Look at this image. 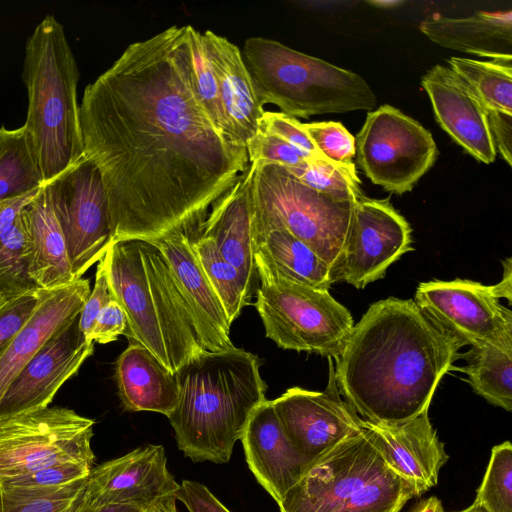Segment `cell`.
Segmentation results:
<instances>
[{
  "label": "cell",
  "mask_w": 512,
  "mask_h": 512,
  "mask_svg": "<svg viewBox=\"0 0 512 512\" xmlns=\"http://www.w3.org/2000/svg\"><path fill=\"white\" fill-rule=\"evenodd\" d=\"M328 363V383L324 391L292 387L271 400L290 443L312 461L363 429V419L341 398L333 359L328 358Z\"/></svg>",
  "instance_id": "9a60e30c"
},
{
  "label": "cell",
  "mask_w": 512,
  "mask_h": 512,
  "mask_svg": "<svg viewBox=\"0 0 512 512\" xmlns=\"http://www.w3.org/2000/svg\"><path fill=\"white\" fill-rule=\"evenodd\" d=\"M46 185L66 241L73 276L80 279L112 244L101 174L84 156Z\"/></svg>",
  "instance_id": "7c38bea8"
},
{
  "label": "cell",
  "mask_w": 512,
  "mask_h": 512,
  "mask_svg": "<svg viewBox=\"0 0 512 512\" xmlns=\"http://www.w3.org/2000/svg\"><path fill=\"white\" fill-rule=\"evenodd\" d=\"M503 277L501 281L495 285H491L492 293L497 298H506L509 303L512 300V260L505 259L503 262Z\"/></svg>",
  "instance_id": "c3c4849f"
},
{
  "label": "cell",
  "mask_w": 512,
  "mask_h": 512,
  "mask_svg": "<svg viewBox=\"0 0 512 512\" xmlns=\"http://www.w3.org/2000/svg\"><path fill=\"white\" fill-rule=\"evenodd\" d=\"M87 478L53 489H32L0 481V512H96Z\"/></svg>",
  "instance_id": "4dcf8cb0"
},
{
  "label": "cell",
  "mask_w": 512,
  "mask_h": 512,
  "mask_svg": "<svg viewBox=\"0 0 512 512\" xmlns=\"http://www.w3.org/2000/svg\"><path fill=\"white\" fill-rule=\"evenodd\" d=\"M162 253L187 307L201 345L217 352L234 348L225 311L183 232L147 241Z\"/></svg>",
  "instance_id": "ac0fdd59"
},
{
  "label": "cell",
  "mask_w": 512,
  "mask_h": 512,
  "mask_svg": "<svg viewBox=\"0 0 512 512\" xmlns=\"http://www.w3.org/2000/svg\"><path fill=\"white\" fill-rule=\"evenodd\" d=\"M39 289L29 274L27 235L21 212L14 225L0 235V307Z\"/></svg>",
  "instance_id": "836d02e7"
},
{
  "label": "cell",
  "mask_w": 512,
  "mask_h": 512,
  "mask_svg": "<svg viewBox=\"0 0 512 512\" xmlns=\"http://www.w3.org/2000/svg\"><path fill=\"white\" fill-rule=\"evenodd\" d=\"M185 28L190 76L195 96L215 129L231 140L217 78L205 51L202 33L191 25H185Z\"/></svg>",
  "instance_id": "e575fe53"
},
{
  "label": "cell",
  "mask_w": 512,
  "mask_h": 512,
  "mask_svg": "<svg viewBox=\"0 0 512 512\" xmlns=\"http://www.w3.org/2000/svg\"><path fill=\"white\" fill-rule=\"evenodd\" d=\"M147 507L137 504H111L97 508L96 512H146Z\"/></svg>",
  "instance_id": "816d5d0a"
},
{
  "label": "cell",
  "mask_w": 512,
  "mask_h": 512,
  "mask_svg": "<svg viewBox=\"0 0 512 512\" xmlns=\"http://www.w3.org/2000/svg\"><path fill=\"white\" fill-rule=\"evenodd\" d=\"M250 163L235 184L211 207L198 231L212 240L223 258L236 268L251 289L258 278L255 265L254 209Z\"/></svg>",
  "instance_id": "7402d4cb"
},
{
  "label": "cell",
  "mask_w": 512,
  "mask_h": 512,
  "mask_svg": "<svg viewBox=\"0 0 512 512\" xmlns=\"http://www.w3.org/2000/svg\"><path fill=\"white\" fill-rule=\"evenodd\" d=\"M41 188L0 201V235L14 225L22 210L37 196Z\"/></svg>",
  "instance_id": "7dc6e473"
},
{
  "label": "cell",
  "mask_w": 512,
  "mask_h": 512,
  "mask_svg": "<svg viewBox=\"0 0 512 512\" xmlns=\"http://www.w3.org/2000/svg\"><path fill=\"white\" fill-rule=\"evenodd\" d=\"M93 466L85 463H61L26 475L0 480L13 486L32 489H53L67 486L89 476Z\"/></svg>",
  "instance_id": "ab89813d"
},
{
  "label": "cell",
  "mask_w": 512,
  "mask_h": 512,
  "mask_svg": "<svg viewBox=\"0 0 512 512\" xmlns=\"http://www.w3.org/2000/svg\"><path fill=\"white\" fill-rule=\"evenodd\" d=\"M242 57L259 103L291 117L372 110L377 104L360 75L276 40L248 38Z\"/></svg>",
  "instance_id": "8992f818"
},
{
  "label": "cell",
  "mask_w": 512,
  "mask_h": 512,
  "mask_svg": "<svg viewBox=\"0 0 512 512\" xmlns=\"http://www.w3.org/2000/svg\"><path fill=\"white\" fill-rule=\"evenodd\" d=\"M475 502L488 512H512V445L509 441L492 448Z\"/></svg>",
  "instance_id": "8d00e7d4"
},
{
  "label": "cell",
  "mask_w": 512,
  "mask_h": 512,
  "mask_svg": "<svg viewBox=\"0 0 512 512\" xmlns=\"http://www.w3.org/2000/svg\"><path fill=\"white\" fill-rule=\"evenodd\" d=\"M284 168L305 186L336 201H357L363 196L355 164L343 166L327 159H308Z\"/></svg>",
  "instance_id": "d590c367"
},
{
  "label": "cell",
  "mask_w": 512,
  "mask_h": 512,
  "mask_svg": "<svg viewBox=\"0 0 512 512\" xmlns=\"http://www.w3.org/2000/svg\"><path fill=\"white\" fill-rule=\"evenodd\" d=\"M411 299L371 304L340 356V394L364 420L396 424L428 411L442 377L461 355Z\"/></svg>",
  "instance_id": "7a4b0ae2"
},
{
  "label": "cell",
  "mask_w": 512,
  "mask_h": 512,
  "mask_svg": "<svg viewBox=\"0 0 512 512\" xmlns=\"http://www.w3.org/2000/svg\"><path fill=\"white\" fill-rule=\"evenodd\" d=\"M111 299L112 295L102 258L97 264L94 287L79 314V327L87 341L99 313Z\"/></svg>",
  "instance_id": "ee69618b"
},
{
  "label": "cell",
  "mask_w": 512,
  "mask_h": 512,
  "mask_svg": "<svg viewBox=\"0 0 512 512\" xmlns=\"http://www.w3.org/2000/svg\"><path fill=\"white\" fill-rule=\"evenodd\" d=\"M259 130L284 140L306 160L327 159L316 148L303 123L297 120V118L282 112L264 111L260 120Z\"/></svg>",
  "instance_id": "f35d334b"
},
{
  "label": "cell",
  "mask_w": 512,
  "mask_h": 512,
  "mask_svg": "<svg viewBox=\"0 0 512 512\" xmlns=\"http://www.w3.org/2000/svg\"><path fill=\"white\" fill-rule=\"evenodd\" d=\"M373 442L389 467L407 481L418 497L436 486L449 456L433 428L428 411L396 424L363 419Z\"/></svg>",
  "instance_id": "ffe728a7"
},
{
  "label": "cell",
  "mask_w": 512,
  "mask_h": 512,
  "mask_svg": "<svg viewBox=\"0 0 512 512\" xmlns=\"http://www.w3.org/2000/svg\"><path fill=\"white\" fill-rule=\"evenodd\" d=\"M26 235L29 274L40 289L53 290L75 281L67 245L44 185L22 210Z\"/></svg>",
  "instance_id": "d4e9b609"
},
{
  "label": "cell",
  "mask_w": 512,
  "mask_h": 512,
  "mask_svg": "<svg viewBox=\"0 0 512 512\" xmlns=\"http://www.w3.org/2000/svg\"><path fill=\"white\" fill-rule=\"evenodd\" d=\"M303 126L325 158L343 166L354 165L355 137L340 122H311L303 123Z\"/></svg>",
  "instance_id": "74e56055"
},
{
  "label": "cell",
  "mask_w": 512,
  "mask_h": 512,
  "mask_svg": "<svg viewBox=\"0 0 512 512\" xmlns=\"http://www.w3.org/2000/svg\"><path fill=\"white\" fill-rule=\"evenodd\" d=\"M432 42L448 49L488 57L512 60V12L479 11L464 18L434 13L419 25Z\"/></svg>",
  "instance_id": "484cf974"
},
{
  "label": "cell",
  "mask_w": 512,
  "mask_h": 512,
  "mask_svg": "<svg viewBox=\"0 0 512 512\" xmlns=\"http://www.w3.org/2000/svg\"><path fill=\"white\" fill-rule=\"evenodd\" d=\"M189 512H231L203 484L183 480L175 492Z\"/></svg>",
  "instance_id": "f6af8a7d"
},
{
  "label": "cell",
  "mask_w": 512,
  "mask_h": 512,
  "mask_svg": "<svg viewBox=\"0 0 512 512\" xmlns=\"http://www.w3.org/2000/svg\"><path fill=\"white\" fill-rule=\"evenodd\" d=\"M115 378L119 398L127 411L157 412L168 418L177 405L176 374L134 340L118 357Z\"/></svg>",
  "instance_id": "4316f807"
},
{
  "label": "cell",
  "mask_w": 512,
  "mask_h": 512,
  "mask_svg": "<svg viewBox=\"0 0 512 512\" xmlns=\"http://www.w3.org/2000/svg\"><path fill=\"white\" fill-rule=\"evenodd\" d=\"M254 166V238L285 229L330 268L340 254L356 201H336L299 182L279 165Z\"/></svg>",
  "instance_id": "9c48e42d"
},
{
  "label": "cell",
  "mask_w": 512,
  "mask_h": 512,
  "mask_svg": "<svg viewBox=\"0 0 512 512\" xmlns=\"http://www.w3.org/2000/svg\"><path fill=\"white\" fill-rule=\"evenodd\" d=\"M411 227L386 199L364 195L353 207L343 248L330 268V280L357 289L385 277L390 265L413 250Z\"/></svg>",
  "instance_id": "5bb4252c"
},
{
  "label": "cell",
  "mask_w": 512,
  "mask_h": 512,
  "mask_svg": "<svg viewBox=\"0 0 512 512\" xmlns=\"http://www.w3.org/2000/svg\"><path fill=\"white\" fill-rule=\"evenodd\" d=\"M487 119L496 152L512 165V114L487 111Z\"/></svg>",
  "instance_id": "bcb514c9"
},
{
  "label": "cell",
  "mask_w": 512,
  "mask_h": 512,
  "mask_svg": "<svg viewBox=\"0 0 512 512\" xmlns=\"http://www.w3.org/2000/svg\"><path fill=\"white\" fill-rule=\"evenodd\" d=\"M79 76L64 27L46 15L26 42L22 71L28 94L24 125L44 185L85 156L77 102Z\"/></svg>",
  "instance_id": "5b68a950"
},
{
  "label": "cell",
  "mask_w": 512,
  "mask_h": 512,
  "mask_svg": "<svg viewBox=\"0 0 512 512\" xmlns=\"http://www.w3.org/2000/svg\"><path fill=\"white\" fill-rule=\"evenodd\" d=\"M90 292V281L83 277L57 289H40L34 313L0 358V400L13 379L41 347L80 314Z\"/></svg>",
  "instance_id": "603a6c76"
},
{
  "label": "cell",
  "mask_w": 512,
  "mask_h": 512,
  "mask_svg": "<svg viewBox=\"0 0 512 512\" xmlns=\"http://www.w3.org/2000/svg\"><path fill=\"white\" fill-rule=\"evenodd\" d=\"M448 63L487 111L512 114V60L479 61L451 57Z\"/></svg>",
  "instance_id": "d6a6232c"
},
{
  "label": "cell",
  "mask_w": 512,
  "mask_h": 512,
  "mask_svg": "<svg viewBox=\"0 0 512 512\" xmlns=\"http://www.w3.org/2000/svg\"><path fill=\"white\" fill-rule=\"evenodd\" d=\"M103 261L110 293L127 315L129 340L174 374L205 351L158 248L141 240L113 242Z\"/></svg>",
  "instance_id": "277c9868"
},
{
  "label": "cell",
  "mask_w": 512,
  "mask_h": 512,
  "mask_svg": "<svg viewBox=\"0 0 512 512\" xmlns=\"http://www.w3.org/2000/svg\"><path fill=\"white\" fill-rule=\"evenodd\" d=\"M188 237L231 325L250 303L252 289L240 272L223 258L211 239L198 229Z\"/></svg>",
  "instance_id": "1f68e13d"
},
{
  "label": "cell",
  "mask_w": 512,
  "mask_h": 512,
  "mask_svg": "<svg viewBox=\"0 0 512 512\" xmlns=\"http://www.w3.org/2000/svg\"><path fill=\"white\" fill-rule=\"evenodd\" d=\"M462 371L474 393L490 404L512 411V344L482 343L460 355Z\"/></svg>",
  "instance_id": "f1b7e54d"
},
{
  "label": "cell",
  "mask_w": 512,
  "mask_h": 512,
  "mask_svg": "<svg viewBox=\"0 0 512 512\" xmlns=\"http://www.w3.org/2000/svg\"><path fill=\"white\" fill-rule=\"evenodd\" d=\"M179 488L167 468L162 445L138 447L92 468L87 491L97 508L111 504L149 506Z\"/></svg>",
  "instance_id": "e0dca14e"
},
{
  "label": "cell",
  "mask_w": 512,
  "mask_h": 512,
  "mask_svg": "<svg viewBox=\"0 0 512 512\" xmlns=\"http://www.w3.org/2000/svg\"><path fill=\"white\" fill-rule=\"evenodd\" d=\"M255 254L286 279L329 291L330 266L285 229H272L254 238Z\"/></svg>",
  "instance_id": "83f0119b"
},
{
  "label": "cell",
  "mask_w": 512,
  "mask_h": 512,
  "mask_svg": "<svg viewBox=\"0 0 512 512\" xmlns=\"http://www.w3.org/2000/svg\"><path fill=\"white\" fill-rule=\"evenodd\" d=\"M79 118L112 243L189 236L250 164L246 147L220 134L195 96L185 26L130 44L86 86Z\"/></svg>",
  "instance_id": "6da1fadb"
},
{
  "label": "cell",
  "mask_w": 512,
  "mask_h": 512,
  "mask_svg": "<svg viewBox=\"0 0 512 512\" xmlns=\"http://www.w3.org/2000/svg\"><path fill=\"white\" fill-rule=\"evenodd\" d=\"M94 424L63 407L0 416V480L61 463L93 466Z\"/></svg>",
  "instance_id": "30bf717a"
},
{
  "label": "cell",
  "mask_w": 512,
  "mask_h": 512,
  "mask_svg": "<svg viewBox=\"0 0 512 512\" xmlns=\"http://www.w3.org/2000/svg\"><path fill=\"white\" fill-rule=\"evenodd\" d=\"M412 486L386 463L367 428L317 459L280 502V512H400Z\"/></svg>",
  "instance_id": "52a82bcc"
},
{
  "label": "cell",
  "mask_w": 512,
  "mask_h": 512,
  "mask_svg": "<svg viewBox=\"0 0 512 512\" xmlns=\"http://www.w3.org/2000/svg\"><path fill=\"white\" fill-rule=\"evenodd\" d=\"M168 417L178 448L193 462L226 464L253 412L266 401L259 358L240 348L205 350L177 372Z\"/></svg>",
  "instance_id": "3957f363"
},
{
  "label": "cell",
  "mask_w": 512,
  "mask_h": 512,
  "mask_svg": "<svg viewBox=\"0 0 512 512\" xmlns=\"http://www.w3.org/2000/svg\"><path fill=\"white\" fill-rule=\"evenodd\" d=\"M94 352L79 315L57 331L13 379L0 400V416L48 407L60 387Z\"/></svg>",
  "instance_id": "2e32d148"
},
{
  "label": "cell",
  "mask_w": 512,
  "mask_h": 512,
  "mask_svg": "<svg viewBox=\"0 0 512 512\" xmlns=\"http://www.w3.org/2000/svg\"><path fill=\"white\" fill-rule=\"evenodd\" d=\"M260 285L254 306L265 336L284 350L337 359L354 327L349 310L329 291L290 281L255 254Z\"/></svg>",
  "instance_id": "ba28073f"
},
{
  "label": "cell",
  "mask_w": 512,
  "mask_h": 512,
  "mask_svg": "<svg viewBox=\"0 0 512 512\" xmlns=\"http://www.w3.org/2000/svg\"><path fill=\"white\" fill-rule=\"evenodd\" d=\"M205 51L217 78L220 100L231 140L246 147L264 113L240 49L210 30L202 33Z\"/></svg>",
  "instance_id": "cb8c5ba5"
},
{
  "label": "cell",
  "mask_w": 512,
  "mask_h": 512,
  "mask_svg": "<svg viewBox=\"0 0 512 512\" xmlns=\"http://www.w3.org/2000/svg\"><path fill=\"white\" fill-rule=\"evenodd\" d=\"M44 186L26 126L0 127V201Z\"/></svg>",
  "instance_id": "f546056e"
},
{
  "label": "cell",
  "mask_w": 512,
  "mask_h": 512,
  "mask_svg": "<svg viewBox=\"0 0 512 512\" xmlns=\"http://www.w3.org/2000/svg\"><path fill=\"white\" fill-rule=\"evenodd\" d=\"M249 163L257 166L293 167L306 160L295 148L277 136L258 130L246 143Z\"/></svg>",
  "instance_id": "60d3db41"
},
{
  "label": "cell",
  "mask_w": 512,
  "mask_h": 512,
  "mask_svg": "<svg viewBox=\"0 0 512 512\" xmlns=\"http://www.w3.org/2000/svg\"><path fill=\"white\" fill-rule=\"evenodd\" d=\"M415 304L423 316L459 348L482 343L512 344V311L491 285L455 279L418 285Z\"/></svg>",
  "instance_id": "4fadbf2b"
},
{
  "label": "cell",
  "mask_w": 512,
  "mask_h": 512,
  "mask_svg": "<svg viewBox=\"0 0 512 512\" xmlns=\"http://www.w3.org/2000/svg\"><path fill=\"white\" fill-rule=\"evenodd\" d=\"M421 84L442 129L477 161L494 162L497 152L487 109L471 88L450 67L440 64L427 71Z\"/></svg>",
  "instance_id": "d6986e66"
},
{
  "label": "cell",
  "mask_w": 512,
  "mask_h": 512,
  "mask_svg": "<svg viewBox=\"0 0 512 512\" xmlns=\"http://www.w3.org/2000/svg\"><path fill=\"white\" fill-rule=\"evenodd\" d=\"M409 512H445V510L440 499L431 496L416 503Z\"/></svg>",
  "instance_id": "f907efd6"
},
{
  "label": "cell",
  "mask_w": 512,
  "mask_h": 512,
  "mask_svg": "<svg viewBox=\"0 0 512 512\" xmlns=\"http://www.w3.org/2000/svg\"><path fill=\"white\" fill-rule=\"evenodd\" d=\"M458 512H488L483 506L477 502H473L469 507Z\"/></svg>",
  "instance_id": "f5cc1de1"
},
{
  "label": "cell",
  "mask_w": 512,
  "mask_h": 512,
  "mask_svg": "<svg viewBox=\"0 0 512 512\" xmlns=\"http://www.w3.org/2000/svg\"><path fill=\"white\" fill-rule=\"evenodd\" d=\"M176 501L175 493L161 496L147 507L146 512H177Z\"/></svg>",
  "instance_id": "681fc988"
},
{
  "label": "cell",
  "mask_w": 512,
  "mask_h": 512,
  "mask_svg": "<svg viewBox=\"0 0 512 512\" xmlns=\"http://www.w3.org/2000/svg\"><path fill=\"white\" fill-rule=\"evenodd\" d=\"M240 441L249 469L278 505L315 462L290 443L271 400L256 408Z\"/></svg>",
  "instance_id": "44dd1931"
},
{
  "label": "cell",
  "mask_w": 512,
  "mask_h": 512,
  "mask_svg": "<svg viewBox=\"0 0 512 512\" xmlns=\"http://www.w3.org/2000/svg\"><path fill=\"white\" fill-rule=\"evenodd\" d=\"M40 298V289L19 296L0 307V358L34 313Z\"/></svg>",
  "instance_id": "b9f144b4"
},
{
  "label": "cell",
  "mask_w": 512,
  "mask_h": 512,
  "mask_svg": "<svg viewBox=\"0 0 512 512\" xmlns=\"http://www.w3.org/2000/svg\"><path fill=\"white\" fill-rule=\"evenodd\" d=\"M127 326V315L124 309L112 297L99 313L88 341L100 344L116 341L120 335H125Z\"/></svg>",
  "instance_id": "7bdbcfd3"
},
{
  "label": "cell",
  "mask_w": 512,
  "mask_h": 512,
  "mask_svg": "<svg viewBox=\"0 0 512 512\" xmlns=\"http://www.w3.org/2000/svg\"><path fill=\"white\" fill-rule=\"evenodd\" d=\"M355 141L357 163L365 175L397 195L411 191L438 157L432 134L388 104L367 114Z\"/></svg>",
  "instance_id": "8fae6325"
}]
</instances>
